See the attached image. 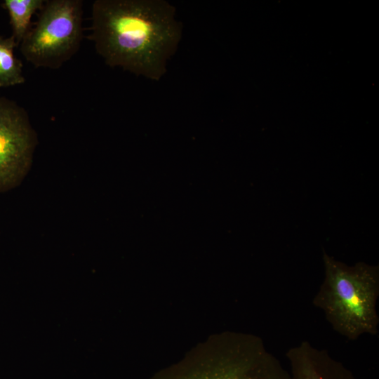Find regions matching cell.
Segmentation results:
<instances>
[{
    "label": "cell",
    "mask_w": 379,
    "mask_h": 379,
    "mask_svg": "<svg viewBox=\"0 0 379 379\" xmlns=\"http://www.w3.org/2000/svg\"><path fill=\"white\" fill-rule=\"evenodd\" d=\"M175 8L163 0H95L89 39L110 67L159 81L182 34Z\"/></svg>",
    "instance_id": "6da1fadb"
},
{
    "label": "cell",
    "mask_w": 379,
    "mask_h": 379,
    "mask_svg": "<svg viewBox=\"0 0 379 379\" xmlns=\"http://www.w3.org/2000/svg\"><path fill=\"white\" fill-rule=\"evenodd\" d=\"M149 379H291L256 335L223 331L210 336Z\"/></svg>",
    "instance_id": "7a4b0ae2"
},
{
    "label": "cell",
    "mask_w": 379,
    "mask_h": 379,
    "mask_svg": "<svg viewBox=\"0 0 379 379\" xmlns=\"http://www.w3.org/2000/svg\"><path fill=\"white\" fill-rule=\"evenodd\" d=\"M324 279L312 299L334 331L350 340L379 332V266L353 265L323 251Z\"/></svg>",
    "instance_id": "3957f363"
},
{
    "label": "cell",
    "mask_w": 379,
    "mask_h": 379,
    "mask_svg": "<svg viewBox=\"0 0 379 379\" xmlns=\"http://www.w3.org/2000/svg\"><path fill=\"white\" fill-rule=\"evenodd\" d=\"M81 0L45 1L19 46L35 67L60 68L79 51L84 36Z\"/></svg>",
    "instance_id": "277c9868"
},
{
    "label": "cell",
    "mask_w": 379,
    "mask_h": 379,
    "mask_svg": "<svg viewBox=\"0 0 379 379\" xmlns=\"http://www.w3.org/2000/svg\"><path fill=\"white\" fill-rule=\"evenodd\" d=\"M37 145L27 111L0 96V193L18 186L29 171Z\"/></svg>",
    "instance_id": "5b68a950"
},
{
    "label": "cell",
    "mask_w": 379,
    "mask_h": 379,
    "mask_svg": "<svg viewBox=\"0 0 379 379\" xmlns=\"http://www.w3.org/2000/svg\"><path fill=\"white\" fill-rule=\"evenodd\" d=\"M291 379H357L324 349L303 340L286 353Z\"/></svg>",
    "instance_id": "8992f818"
},
{
    "label": "cell",
    "mask_w": 379,
    "mask_h": 379,
    "mask_svg": "<svg viewBox=\"0 0 379 379\" xmlns=\"http://www.w3.org/2000/svg\"><path fill=\"white\" fill-rule=\"evenodd\" d=\"M44 0H4L1 6L8 11L13 30L12 36L18 46L31 27V19L40 10Z\"/></svg>",
    "instance_id": "52a82bcc"
},
{
    "label": "cell",
    "mask_w": 379,
    "mask_h": 379,
    "mask_svg": "<svg viewBox=\"0 0 379 379\" xmlns=\"http://www.w3.org/2000/svg\"><path fill=\"white\" fill-rule=\"evenodd\" d=\"M18 46L12 35L0 36V88L14 86L25 82L22 62L14 54V49Z\"/></svg>",
    "instance_id": "ba28073f"
}]
</instances>
